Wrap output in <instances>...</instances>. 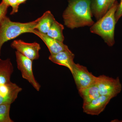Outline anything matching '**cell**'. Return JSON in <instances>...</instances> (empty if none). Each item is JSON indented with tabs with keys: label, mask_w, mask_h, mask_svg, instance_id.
Listing matches in <instances>:
<instances>
[{
	"label": "cell",
	"mask_w": 122,
	"mask_h": 122,
	"mask_svg": "<svg viewBox=\"0 0 122 122\" xmlns=\"http://www.w3.org/2000/svg\"><path fill=\"white\" fill-rule=\"evenodd\" d=\"M91 3V0H69L62 14L65 25L71 29L92 26L94 22Z\"/></svg>",
	"instance_id": "obj_1"
},
{
	"label": "cell",
	"mask_w": 122,
	"mask_h": 122,
	"mask_svg": "<svg viewBox=\"0 0 122 122\" xmlns=\"http://www.w3.org/2000/svg\"><path fill=\"white\" fill-rule=\"evenodd\" d=\"M118 4L116 1L108 11L91 26L90 31L92 33L102 37L109 46L112 47L115 44V29L117 23L115 19V13Z\"/></svg>",
	"instance_id": "obj_2"
},
{
	"label": "cell",
	"mask_w": 122,
	"mask_h": 122,
	"mask_svg": "<svg viewBox=\"0 0 122 122\" xmlns=\"http://www.w3.org/2000/svg\"><path fill=\"white\" fill-rule=\"evenodd\" d=\"M38 21V18L26 23L13 22L6 16L0 25V56L1 48L5 43L25 33H32L36 29Z\"/></svg>",
	"instance_id": "obj_3"
},
{
	"label": "cell",
	"mask_w": 122,
	"mask_h": 122,
	"mask_svg": "<svg viewBox=\"0 0 122 122\" xmlns=\"http://www.w3.org/2000/svg\"><path fill=\"white\" fill-rule=\"evenodd\" d=\"M96 83L100 95L116 97L122 90V86L119 77L116 78L104 75L97 77Z\"/></svg>",
	"instance_id": "obj_4"
},
{
	"label": "cell",
	"mask_w": 122,
	"mask_h": 122,
	"mask_svg": "<svg viewBox=\"0 0 122 122\" xmlns=\"http://www.w3.org/2000/svg\"><path fill=\"white\" fill-rule=\"evenodd\" d=\"M15 56L17 68L21 73L22 78L28 81L37 91H39L41 86L36 80L34 75L33 61L17 51L15 52Z\"/></svg>",
	"instance_id": "obj_5"
},
{
	"label": "cell",
	"mask_w": 122,
	"mask_h": 122,
	"mask_svg": "<svg viewBox=\"0 0 122 122\" xmlns=\"http://www.w3.org/2000/svg\"><path fill=\"white\" fill-rule=\"evenodd\" d=\"M78 90L86 88L96 83L97 77L89 72L86 66L75 63L72 72Z\"/></svg>",
	"instance_id": "obj_6"
},
{
	"label": "cell",
	"mask_w": 122,
	"mask_h": 122,
	"mask_svg": "<svg viewBox=\"0 0 122 122\" xmlns=\"http://www.w3.org/2000/svg\"><path fill=\"white\" fill-rule=\"evenodd\" d=\"M11 46L32 61L37 60L39 58V52L41 47L37 42L28 43L20 39L16 40L12 42Z\"/></svg>",
	"instance_id": "obj_7"
},
{
	"label": "cell",
	"mask_w": 122,
	"mask_h": 122,
	"mask_svg": "<svg viewBox=\"0 0 122 122\" xmlns=\"http://www.w3.org/2000/svg\"><path fill=\"white\" fill-rule=\"evenodd\" d=\"M22 90V88L11 81L0 85V105H11Z\"/></svg>",
	"instance_id": "obj_8"
},
{
	"label": "cell",
	"mask_w": 122,
	"mask_h": 122,
	"mask_svg": "<svg viewBox=\"0 0 122 122\" xmlns=\"http://www.w3.org/2000/svg\"><path fill=\"white\" fill-rule=\"evenodd\" d=\"M113 98L110 96L100 95L88 104L83 105V112L90 115H98L105 110L107 105Z\"/></svg>",
	"instance_id": "obj_9"
},
{
	"label": "cell",
	"mask_w": 122,
	"mask_h": 122,
	"mask_svg": "<svg viewBox=\"0 0 122 122\" xmlns=\"http://www.w3.org/2000/svg\"><path fill=\"white\" fill-rule=\"evenodd\" d=\"M32 33L37 35L44 41L48 47L51 55L56 54L57 53L69 49L68 46L56 39L49 36L46 34L42 33L35 29Z\"/></svg>",
	"instance_id": "obj_10"
},
{
	"label": "cell",
	"mask_w": 122,
	"mask_h": 122,
	"mask_svg": "<svg viewBox=\"0 0 122 122\" xmlns=\"http://www.w3.org/2000/svg\"><path fill=\"white\" fill-rule=\"evenodd\" d=\"M74 54L70 50L63 51L56 54L50 55L49 59L53 62L69 69L71 73L75 64Z\"/></svg>",
	"instance_id": "obj_11"
},
{
	"label": "cell",
	"mask_w": 122,
	"mask_h": 122,
	"mask_svg": "<svg viewBox=\"0 0 122 122\" xmlns=\"http://www.w3.org/2000/svg\"><path fill=\"white\" fill-rule=\"evenodd\" d=\"M116 0H91L92 13L97 20L105 15Z\"/></svg>",
	"instance_id": "obj_12"
},
{
	"label": "cell",
	"mask_w": 122,
	"mask_h": 122,
	"mask_svg": "<svg viewBox=\"0 0 122 122\" xmlns=\"http://www.w3.org/2000/svg\"><path fill=\"white\" fill-rule=\"evenodd\" d=\"M13 72L14 66L10 58L0 59V85L11 81V76Z\"/></svg>",
	"instance_id": "obj_13"
},
{
	"label": "cell",
	"mask_w": 122,
	"mask_h": 122,
	"mask_svg": "<svg viewBox=\"0 0 122 122\" xmlns=\"http://www.w3.org/2000/svg\"><path fill=\"white\" fill-rule=\"evenodd\" d=\"M80 96L83 99V105L88 104L100 96L96 82L90 86L78 90Z\"/></svg>",
	"instance_id": "obj_14"
},
{
	"label": "cell",
	"mask_w": 122,
	"mask_h": 122,
	"mask_svg": "<svg viewBox=\"0 0 122 122\" xmlns=\"http://www.w3.org/2000/svg\"><path fill=\"white\" fill-rule=\"evenodd\" d=\"M38 18V22L35 29L40 32L46 34L55 20L50 11H46Z\"/></svg>",
	"instance_id": "obj_15"
},
{
	"label": "cell",
	"mask_w": 122,
	"mask_h": 122,
	"mask_svg": "<svg viewBox=\"0 0 122 122\" xmlns=\"http://www.w3.org/2000/svg\"><path fill=\"white\" fill-rule=\"evenodd\" d=\"M64 29L63 25L55 20L46 34L53 39L63 42L65 39L63 34Z\"/></svg>",
	"instance_id": "obj_16"
},
{
	"label": "cell",
	"mask_w": 122,
	"mask_h": 122,
	"mask_svg": "<svg viewBox=\"0 0 122 122\" xmlns=\"http://www.w3.org/2000/svg\"><path fill=\"white\" fill-rule=\"evenodd\" d=\"M11 105H0V122H13L10 115Z\"/></svg>",
	"instance_id": "obj_17"
},
{
	"label": "cell",
	"mask_w": 122,
	"mask_h": 122,
	"mask_svg": "<svg viewBox=\"0 0 122 122\" xmlns=\"http://www.w3.org/2000/svg\"><path fill=\"white\" fill-rule=\"evenodd\" d=\"M2 1L4 2L8 6L12 8L10 15H13L17 13L18 11L20 5L18 2L17 0H2Z\"/></svg>",
	"instance_id": "obj_18"
},
{
	"label": "cell",
	"mask_w": 122,
	"mask_h": 122,
	"mask_svg": "<svg viewBox=\"0 0 122 122\" xmlns=\"http://www.w3.org/2000/svg\"><path fill=\"white\" fill-rule=\"evenodd\" d=\"M9 6L3 1L0 3V25L6 16Z\"/></svg>",
	"instance_id": "obj_19"
},
{
	"label": "cell",
	"mask_w": 122,
	"mask_h": 122,
	"mask_svg": "<svg viewBox=\"0 0 122 122\" xmlns=\"http://www.w3.org/2000/svg\"><path fill=\"white\" fill-rule=\"evenodd\" d=\"M115 16L117 22L122 16V0H121L120 4L118 5L117 9L116 12Z\"/></svg>",
	"instance_id": "obj_20"
},
{
	"label": "cell",
	"mask_w": 122,
	"mask_h": 122,
	"mask_svg": "<svg viewBox=\"0 0 122 122\" xmlns=\"http://www.w3.org/2000/svg\"><path fill=\"white\" fill-rule=\"evenodd\" d=\"M27 0H17V1L20 5L21 4H25Z\"/></svg>",
	"instance_id": "obj_21"
},
{
	"label": "cell",
	"mask_w": 122,
	"mask_h": 122,
	"mask_svg": "<svg viewBox=\"0 0 122 122\" xmlns=\"http://www.w3.org/2000/svg\"><path fill=\"white\" fill-rule=\"evenodd\" d=\"M111 122H122V120H118V119H115L113 120H112L111 121Z\"/></svg>",
	"instance_id": "obj_22"
}]
</instances>
